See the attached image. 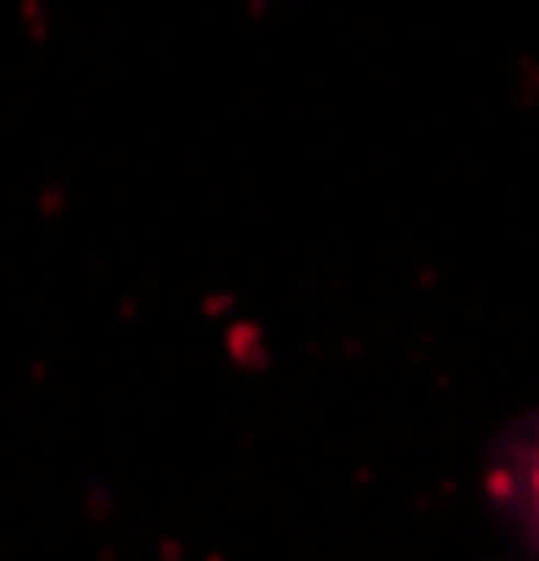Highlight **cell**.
<instances>
[{
	"instance_id": "cell-1",
	"label": "cell",
	"mask_w": 539,
	"mask_h": 561,
	"mask_svg": "<svg viewBox=\"0 0 539 561\" xmlns=\"http://www.w3.org/2000/svg\"><path fill=\"white\" fill-rule=\"evenodd\" d=\"M512 500H517V511H523V523L539 534V433L517 449V466L506 472V483H501Z\"/></svg>"
}]
</instances>
